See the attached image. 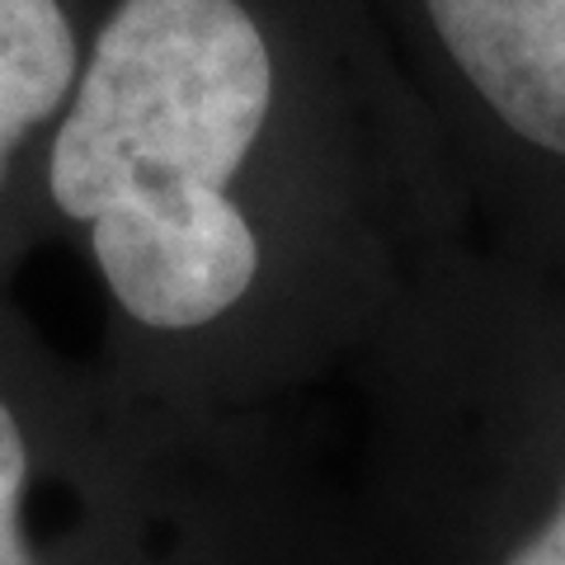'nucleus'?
<instances>
[{
    "instance_id": "2",
    "label": "nucleus",
    "mask_w": 565,
    "mask_h": 565,
    "mask_svg": "<svg viewBox=\"0 0 565 565\" xmlns=\"http://www.w3.org/2000/svg\"><path fill=\"white\" fill-rule=\"evenodd\" d=\"M161 434L0 292V565H161Z\"/></svg>"
},
{
    "instance_id": "1",
    "label": "nucleus",
    "mask_w": 565,
    "mask_h": 565,
    "mask_svg": "<svg viewBox=\"0 0 565 565\" xmlns=\"http://www.w3.org/2000/svg\"><path fill=\"white\" fill-rule=\"evenodd\" d=\"M405 90L373 0H99L39 232L104 302V377L161 405L344 311L392 250Z\"/></svg>"
},
{
    "instance_id": "3",
    "label": "nucleus",
    "mask_w": 565,
    "mask_h": 565,
    "mask_svg": "<svg viewBox=\"0 0 565 565\" xmlns=\"http://www.w3.org/2000/svg\"><path fill=\"white\" fill-rule=\"evenodd\" d=\"M396 52L457 109L565 174V0H373Z\"/></svg>"
},
{
    "instance_id": "4",
    "label": "nucleus",
    "mask_w": 565,
    "mask_h": 565,
    "mask_svg": "<svg viewBox=\"0 0 565 565\" xmlns=\"http://www.w3.org/2000/svg\"><path fill=\"white\" fill-rule=\"evenodd\" d=\"M95 10L99 0H0V292L43 245V161Z\"/></svg>"
},
{
    "instance_id": "5",
    "label": "nucleus",
    "mask_w": 565,
    "mask_h": 565,
    "mask_svg": "<svg viewBox=\"0 0 565 565\" xmlns=\"http://www.w3.org/2000/svg\"><path fill=\"white\" fill-rule=\"evenodd\" d=\"M504 565H565V500L556 509V519L546 523L537 537H527Z\"/></svg>"
}]
</instances>
